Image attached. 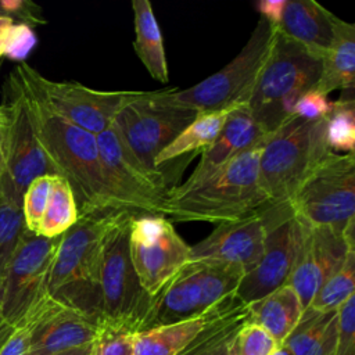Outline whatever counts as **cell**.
<instances>
[{"instance_id": "cell-28", "label": "cell", "mask_w": 355, "mask_h": 355, "mask_svg": "<svg viewBox=\"0 0 355 355\" xmlns=\"http://www.w3.org/2000/svg\"><path fill=\"white\" fill-rule=\"evenodd\" d=\"M234 108H226L211 112L197 114L196 118L168 144L154 159L155 168H162L165 164L191 154L196 151H205L219 136L229 114Z\"/></svg>"}, {"instance_id": "cell-22", "label": "cell", "mask_w": 355, "mask_h": 355, "mask_svg": "<svg viewBox=\"0 0 355 355\" xmlns=\"http://www.w3.org/2000/svg\"><path fill=\"white\" fill-rule=\"evenodd\" d=\"M320 76L316 90L329 96L343 90L341 100H355V25L334 18L333 40L320 60Z\"/></svg>"}, {"instance_id": "cell-6", "label": "cell", "mask_w": 355, "mask_h": 355, "mask_svg": "<svg viewBox=\"0 0 355 355\" xmlns=\"http://www.w3.org/2000/svg\"><path fill=\"white\" fill-rule=\"evenodd\" d=\"M0 105V197L21 204L28 184L55 175L36 135L25 86L14 69Z\"/></svg>"}, {"instance_id": "cell-41", "label": "cell", "mask_w": 355, "mask_h": 355, "mask_svg": "<svg viewBox=\"0 0 355 355\" xmlns=\"http://www.w3.org/2000/svg\"><path fill=\"white\" fill-rule=\"evenodd\" d=\"M89 351H90V344L85 345V347H79V348H72V349H68V351H64V352H60L55 355H89Z\"/></svg>"}, {"instance_id": "cell-32", "label": "cell", "mask_w": 355, "mask_h": 355, "mask_svg": "<svg viewBox=\"0 0 355 355\" xmlns=\"http://www.w3.org/2000/svg\"><path fill=\"white\" fill-rule=\"evenodd\" d=\"M25 230L21 204L0 197V276L17 250Z\"/></svg>"}, {"instance_id": "cell-39", "label": "cell", "mask_w": 355, "mask_h": 355, "mask_svg": "<svg viewBox=\"0 0 355 355\" xmlns=\"http://www.w3.org/2000/svg\"><path fill=\"white\" fill-rule=\"evenodd\" d=\"M33 323L35 308L15 326L12 334L0 349V355H28Z\"/></svg>"}, {"instance_id": "cell-24", "label": "cell", "mask_w": 355, "mask_h": 355, "mask_svg": "<svg viewBox=\"0 0 355 355\" xmlns=\"http://www.w3.org/2000/svg\"><path fill=\"white\" fill-rule=\"evenodd\" d=\"M250 322L265 329L282 345L305 311L295 291L284 284L248 305Z\"/></svg>"}, {"instance_id": "cell-10", "label": "cell", "mask_w": 355, "mask_h": 355, "mask_svg": "<svg viewBox=\"0 0 355 355\" xmlns=\"http://www.w3.org/2000/svg\"><path fill=\"white\" fill-rule=\"evenodd\" d=\"M306 226L345 230L355 222V154L331 153L287 201Z\"/></svg>"}, {"instance_id": "cell-34", "label": "cell", "mask_w": 355, "mask_h": 355, "mask_svg": "<svg viewBox=\"0 0 355 355\" xmlns=\"http://www.w3.org/2000/svg\"><path fill=\"white\" fill-rule=\"evenodd\" d=\"M54 175H43L33 179L26 190L24 191L21 208L24 215L25 227L28 232L36 234L39 223L46 211L50 191H51V180Z\"/></svg>"}, {"instance_id": "cell-44", "label": "cell", "mask_w": 355, "mask_h": 355, "mask_svg": "<svg viewBox=\"0 0 355 355\" xmlns=\"http://www.w3.org/2000/svg\"><path fill=\"white\" fill-rule=\"evenodd\" d=\"M4 55V47H3V42L0 40V57Z\"/></svg>"}, {"instance_id": "cell-11", "label": "cell", "mask_w": 355, "mask_h": 355, "mask_svg": "<svg viewBox=\"0 0 355 355\" xmlns=\"http://www.w3.org/2000/svg\"><path fill=\"white\" fill-rule=\"evenodd\" d=\"M196 115L194 111L166 103L161 90L132 92L118 108L111 126L146 166L161 169L154 166L155 157Z\"/></svg>"}, {"instance_id": "cell-16", "label": "cell", "mask_w": 355, "mask_h": 355, "mask_svg": "<svg viewBox=\"0 0 355 355\" xmlns=\"http://www.w3.org/2000/svg\"><path fill=\"white\" fill-rule=\"evenodd\" d=\"M60 239L25 230L1 273V316L11 326L15 327L49 295L47 280Z\"/></svg>"}, {"instance_id": "cell-14", "label": "cell", "mask_w": 355, "mask_h": 355, "mask_svg": "<svg viewBox=\"0 0 355 355\" xmlns=\"http://www.w3.org/2000/svg\"><path fill=\"white\" fill-rule=\"evenodd\" d=\"M100 157L122 207L135 215H162L169 189L162 169L146 166L110 126L97 135Z\"/></svg>"}, {"instance_id": "cell-31", "label": "cell", "mask_w": 355, "mask_h": 355, "mask_svg": "<svg viewBox=\"0 0 355 355\" xmlns=\"http://www.w3.org/2000/svg\"><path fill=\"white\" fill-rule=\"evenodd\" d=\"M326 140L331 151L354 153L355 148V100L331 101V110L324 118Z\"/></svg>"}, {"instance_id": "cell-26", "label": "cell", "mask_w": 355, "mask_h": 355, "mask_svg": "<svg viewBox=\"0 0 355 355\" xmlns=\"http://www.w3.org/2000/svg\"><path fill=\"white\" fill-rule=\"evenodd\" d=\"M135 42L133 49L151 78L159 83H168L169 69L164 49L162 35L148 0H133Z\"/></svg>"}, {"instance_id": "cell-46", "label": "cell", "mask_w": 355, "mask_h": 355, "mask_svg": "<svg viewBox=\"0 0 355 355\" xmlns=\"http://www.w3.org/2000/svg\"><path fill=\"white\" fill-rule=\"evenodd\" d=\"M0 173H1V166H0Z\"/></svg>"}, {"instance_id": "cell-43", "label": "cell", "mask_w": 355, "mask_h": 355, "mask_svg": "<svg viewBox=\"0 0 355 355\" xmlns=\"http://www.w3.org/2000/svg\"><path fill=\"white\" fill-rule=\"evenodd\" d=\"M270 355H291L284 345H279Z\"/></svg>"}, {"instance_id": "cell-9", "label": "cell", "mask_w": 355, "mask_h": 355, "mask_svg": "<svg viewBox=\"0 0 355 355\" xmlns=\"http://www.w3.org/2000/svg\"><path fill=\"white\" fill-rule=\"evenodd\" d=\"M135 214L119 211L110 225L100 266V320L135 331L150 311L151 297L144 291L129 254V225Z\"/></svg>"}, {"instance_id": "cell-17", "label": "cell", "mask_w": 355, "mask_h": 355, "mask_svg": "<svg viewBox=\"0 0 355 355\" xmlns=\"http://www.w3.org/2000/svg\"><path fill=\"white\" fill-rule=\"evenodd\" d=\"M355 222L345 230L330 226H308L295 266L287 280L304 309L320 286L343 265L347 254L355 250Z\"/></svg>"}, {"instance_id": "cell-29", "label": "cell", "mask_w": 355, "mask_h": 355, "mask_svg": "<svg viewBox=\"0 0 355 355\" xmlns=\"http://www.w3.org/2000/svg\"><path fill=\"white\" fill-rule=\"evenodd\" d=\"M78 219V207L71 186L64 178L54 175L50 198L36 234L47 239L60 237L69 230Z\"/></svg>"}, {"instance_id": "cell-12", "label": "cell", "mask_w": 355, "mask_h": 355, "mask_svg": "<svg viewBox=\"0 0 355 355\" xmlns=\"http://www.w3.org/2000/svg\"><path fill=\"white\" fill-rule=\"evenodd\" d=\"M265 211L268 230L262 257L251 270L244 273L234 293L247 305L287 283L308 230L287 202L265 204Z\"/></svg>"}, {"instance_id": "cell-33", "label": "cell", "mask_w": 355, "mask_h": 355, "mask_svg": "<svg viewBox=\"0 0 355 355\" xmlns=\"http://www.w3.org/2000/svg\"><path fill=\"white\" fill-rule=\"evenodd\" d=\"M136 331L116 324L98 323L89 355H133Z\"/></svg>"}, {"instance_id": "cell-3", "label": "cell", "mask_w": 355, "mask_h": 355, "mask_svg": "<svg viewBox=\"0 0 355 355\" xmlns=\"http://www.w3.org/2000/svg\"><path fill=\"white\" fill-rule=\"evenodd\" d=\"M263 141L233 158L207 182L187 191H169L165 216L178 222L220 225L240 219L265 205L266 200L258 182Z\"/></svg>"}, {"instance_id": "cell-36", "label": "cell", "mask_w": 355, "mask_h": 355, "mask_svg": "<svg viewBox=\"0 0 355 355\" xmlns=\"http://www.w3.org/2000/svg\"><path fill=\"white\" fill-rule=\"evenodd\" d=\"M334 355H355V294L337 309V343Z\"/></svg>"}, {"instance_id": "cell-23", "label": "cell", "mask_w": 355, "mask_h": 355, "mask_svg": "<svg viewBox=\"0 0 355 355\" xmlns=\"http://www.w3.org/2000/svg\"><path fill=\"white\" fill-rule=\"evenodd\" d=\"M248 320V305L232 294L179 355H234L237 334Z\"/></svg>"}, {"instance_id": "cell-38", "label": "cell", "mask_w": 355, "mask_h": 355, "mask_svg": "<svg viewBox=\"0 0 355 355\" xmlns=\"http://www.w3.org/2000/svg\"><path fill=\"white\" fill-rule=\"evenodd\" d=\"M331 110V101L315 87L306 90L294 104L293 115L304 119H323Z\"/></svg>"}, {"instance_id": "cell-5", "label": "cell", "mask_w": 355, "mask_h": 355, "mask_svg": "<svg viewBox=\"0 0 355 355\" xmlns=\"http://www.w3.org/2000/svg\"><path fill=\"white\" fill-rule=\"evenodd\" d=\"M320 68L319 58L276 32L270 53L247 103L251 116L266 135L293 116L295 101L316 85Z\"/></svg>"}, {"instance_id": "cell-19", "label": "cell", "mask_w": 355, "mask_h": 355, "mask_svg": "<svg viewBox=\"0 0 355 355\" xmlns=\"http://www.w3.org/2000/svg\"><path fill=\"white\" fill-rule=\"evenodd\" d=\"M98 323L50 295L35 306L28 355H55L92 344Z\"/></svg>"}, {"instance_id": "cell-15", "label": "cell", "mask_w": 355, "mask_h": 355, "mask_svg": "<svg viewBox=\"0 0 355 355\" xmlns=\"http://www.w3.org/2000/svg\"><path fill=\"white\" fill-rule=\"evenodd\" d=\"M190 248L162 215H133L129 254L144 291L153 298L190 259Z\"/></svg>"}, {"instance_id": "cell-13", "label": "cell", "mask_w": 355, "mask_h": 355, "mask_svg": "<svg viewBox=\"0 0 355 355\" xmlns=\"http://www.w3.org/2000/svg\"><path fill=\"white\" fill-rule=\"evenodd\" d=\"M29 93L51 112L72 125L100 135L108 129L118 108L132 92H101L78 82H55L26 64L15 68Z\"/></svg>"}, {"instance_id": "cell-37", "label": "cell", "mask_w": 355, "mask_h": 355, "mask_svg": "<svg viewBox=\"0 0 355 355\" xmlns=\"http://www.w3.org/2000/svg\"><path fill=\"white\" fill-rule=\"evenodd\" d=\"M0 40L3 42L4 55L12 60L25 58L36 44L32 26L22 22H14Z\"/></svg>"}, {"instance_id": "cell-45", "label": "cell", "mask_w": 355, "mask_h": 355, "mask_svg": "<svg viewBox=\"0 0 355 355\" xmlns=\"http://www.w3.org/2000/svg\"><path fill=\"white\" fill-rule=\"evenodd\" d=\"M0 15H4V11H3V8H1V6H0ZM7 17V15H6Z\"/></svg>"}, {"instance_id": "cell-25", "label": "cell", "mask_w": 355, "mask_h": 355, "mask_svg": "<svg viewBox=\"0 0 355 355\" xmlns=\"http://www.w3.org/2000/svg\"><path fill=\"white\" fill-rule=\"evenodd\" d=\"M337 343V311L318 312L306 308L284 345L291 355H334Z\"/></svg>"}, {"instance_id": "cell-18", "label": "cell", "mask_w": 355, "mask_h": 355, "mask_svg": "<svg viewBox=\"0 0 355 355\" xmlns=\"http://www.w3.org/2000/svg\"><path fill=\"white\" fill-rule=\"evenodd\" d=\"M268 230L265 205L248 215L216 225L205 239L191 245L189 261H214L237 266L247 273L262 257Z\"/></svg>"}, {"instance_id": "cell-30", "label": "cell", "mask_w": 355, "mask_h": 355, "mask_svg": "<svg viewBox=\"0 0 355 355\" xmlns=\"http://www.w3.org/2000/svg\"><path fill=\"white\" fill-rule=\"evenodd\" d=\"M355 294V250H351L343 265L320 286L308 308L318 312H333Z\"/></svg>"}, {"instance_id": "cell-21", "label": "cell", "mask_w": 355, "mask_h": 355, "mask_svg": "<svg viewBox=\"0 0 355 355\" xmlns=\"http://www.w3.org/2000/svg\"><path fill=\"white\" fill-rule=\"evenodd\" d=\"M334 18L315 0H286L276 32L322 60L333 40Z\"/></svg>"}, {"instance_id": "cell-27", "label": "cell", "mask_w": 355, "mask_h": 355, "mask_svg": "<svg viewBox=\"0 0 355 355\" xmlns=\"http://www.w3.org/2000/svg\"><path fill=\"white\" fill-rule=\"evenodd\" d=\"M222 301L201 316L136 331L133 355H179V352L211 320Z\"/></svg>"}, {"instance_id": "cell-7", "label": "cell", "mask_w": 355, "mask_h": 355, "mask_svg": "<svg viewBox=\"0 0 355 355\" xmlns=\"http://www.w3.org/2000/svg\"><path fill=\"white\" fill-rule=\"evenodd\" d=\"M275 37L276 29L259 18L244 47L229 64L189 89H164L161 97L196 114L247 105Z\"/></svg>"}, {"instance_id": "cell-42", "label": "cell", "mask_w": 355, "mask_h": 355, "mask_svg": "<svg viewBox=\"0 0 355 355\" xmlns=\"http://www.w3.org/2000/svg\"><path fill=\"white\" fill-rule=\"evenodd\" d=\"M15 21L10 17L6 15H0V39L4 36V33L7 32V29L14 24Z\"/></svg>"}, {"instance_id": "cell-2", "label": "cell", "mask_w": 355, "mask_h": 355, "mask_svg": "<svg viewBox=\"0 0 355 355\" xmlns=\"http://www.w3.org/2000/svg\"><path fill=\"white\" fill-rule=\"evenodd\" d=\"M115 212L80 216L58 243L47 294L92 320H100V266L105 233Z\"/></svg>"}, {"instance_id": "cell-8", "label": "cell", "mask_w": 355, "mask_h": 355, "mask_svg": "<svg viewBox=\"0 0 355 355\" xmlns=\"http://www.w3.org/2000/svg\"><path fill=\"white\" fill-rule=\"evenodd\" d=\"M244 270L214 261H189L151 300L141 330L204 315L234 294Z\"/></svg>"}, {"instance_id": "cell-4", "label": "cell", "mask_w": 355, "mask_h": 355, "mask_svg": "<svg viewBox=\"0 0 355 355\" xmlns=\"http://www.w3.org/2000/svg\"><path fill=\"white\" fill-rule=\"evenodd\" d=\"M323 119L290 116L263 141L258 182L266 204L287 202L309 173L331 154Z\"/></svg>"}, {"instance_id": "cell-40", "label": "cell", "mask_w": 355, "mask_h": 355, "mask_svg": "<svg viewBox=\"0 0 355 355\" xmlns=\"http://www.w3.org/2000/svg\"><path fill=\"white\" fill-rule=\"evenodd\" d=\"M286 0H261L257 3V10L259 12V18H263L266 22H269L275 29L280 22L283 8H284Z\"/></svg>"}, {"instance_id": "cell-1", "label": "cell", "mask_w": 355, "mask_h": 355, "mask_svg": "<svg viewBox=\"0 0 355 355\" xmlns=\"http://www.w3.org/2000/svg\"><path fill=\"white\" fill-rule=\"evenodd\" d=\"M25 90L40 146L55 175L64 178L71 186L79 218L126 211L103 165L97 136L55 115L37 101L26 86Z\"/></svg>"}, {"instance_id": "cell-35", "label": "cell", "mask_w": 355, "mask_h": 355, "mask_svg": "<svg viewBox=\"0 0 355 355\" xmlns=\"http://www.w3.org/2000/svg\"><path fill=\"white\" fill-rule=\"evenodd\" d=\"M277 347L275 338L265 329L248 320L237 334L234 355H270Z\"/></svg>"}, {"instance_id": "cell-20", "label": "cell", "mask_w": 355, "mask_h": 355, "mask_svg": "<svg viewBox=\"0 0 355 355\" xmlns=\"http://www.w3.org/2000/svg\"><path fill=\"white\" fill-rule=\"evenodd\" d=\"M266 133L258 126L251 116L247 105L236 107L227 116L216 140L201 153L198 165L194 168L187 180L182 184L169 189L173 193L187 191L218 173L233 158L247 151L248 148L262 143Z\"/></svg>"}]
</instances>
